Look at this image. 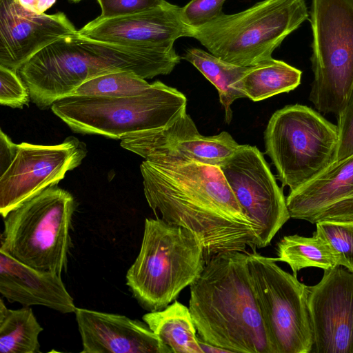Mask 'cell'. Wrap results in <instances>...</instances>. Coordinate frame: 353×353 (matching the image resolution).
<instances>
[{
    "mask_svg": "<svg viewBox=\"0 0 353 353\" xmlns=\"http://www.w3.org/2000/svg\"><path fill=\"white\" fill-rule=\"evenodd\" d=\"M140 170L145 199L156 216L190 230L203 248L205 261L221 252L258 249L254 225L220 167L145 160Z\"/></svg>",
    "mask_w": 353,
    "mask_h": 353,
    "instance_id": "6da1fadb",
    "label": "cell"
},
{
    "mask_svg": "<svg viewBox=\"0 0 353 353\" xmlns=\"http://www.w3.org/2000/svg\"><path fill=\"white\" fill-rule=\"evenodd\" d=\"M181 59L174 46H124L92 39L78 30L44 48L18 72L32 102L47 109L97 76L128 71L152 79L170 74Z\"/></svg>",
    "mask_w": 353,
    "mask_h": 353,
    "instance_id": "7a4b0ae2",
    "label": "cell"
},
{
    "mask_svg": "<svg viewBox=\"0 0 353 353\" xmlns=\"http://www.w3.org/2000/svg\"><path fill=\"white\" fill-rule=\"evenodd\" d=\"M248 259L239 251L212 256L190 285L188 307L205 341L230 352L274 353Z\"/></svg>",
    "mask_w": 353,
    "mask_h": 353,
    "instance_id": "3957f363",
    "label": "cell"
},
{
    "mask_svg": "<svg viewBox=\"0 0 353 353\" xmlns=\"http://www.w3.org/2000/svg\"><path fill=\"white\" fill-rule=\"evenodd\" d=\"M206 261L199 239L159 217L146 219L140 252L126 284L140 305L153 312L174 301L197 278Z\"/></svg>",
    "mask_w": 353,
    "mask_h": 353,
    "instance_id": "277c9868",
    "label": "cell"
},
{
    "mask_svg": "<svg viewBox=\"0 0 353 353\" xmlns=\"http://www.w3.org/2000/svg\"><path fill=\"white\" fill-rule=\"evenodd\" d=\"M180 91L157 81L143 93L124 97L68 96L51 105L74 132L122 139L167 127L186 112Z\"/></svg>",
    "mask_w": 353,
    "mask_h": 353,
    "instance_id": "5b68a950",
    "label": "cell"
},
{
    "mask_svg": "<svg viewBox=\"0 0 353 353\" xmlns=\"http://www.w3.org/2000/svg\"><path fill=\"white\" fill-rule=\"evenodd\" d=\"M309 17L305 0H263L194 28L192 37L216 57L251 67L272 58L274 50Z\"/></svg>",
    "mask_w": 353,
    "mask_h": 353,
    "instance_id": "8992f818",
    "label": "cell"
},
{
    "mask_svg": "<svg viewBox=\"0 0 353 353\" xmlns=\"http://www.w3.org/2000/svg\"><path fill=\"white\" fill-rule=\"evenodd\" d=\"M74 209L70 192L57 185L45 188L3 217L0 248L33 268L61 275L68 263Z\"/></svg>",
    "mask_w": 353,
    "mask_h": 353,
    "instance_id": "52a82bcc",
    "label": "cell"
},
{
    "mask_svg": "<svg viewBox=\"0 0 353 353\" xmlns=\"http://www.w3.org/2000/svg\"><path fill=\"white\" fill-rule=\"evenodd\" d=\"M264 140L282 187L294 191L335 162L339 134L319 112L296 103L272 115Z\"/></svg>",
    "mask_w": 353,
    "mask_h": 353,
    "instance_id": "ba28073f",
    "label": "cell"
},
{
    "mask_svg": "<svg viewBox=\"0 0 353 353\" xmlns=\"http://www.w3.org/2000/svg\"><path fill=\"white\" fill-rule=\"evenodd\" d=\"M309 14V99L318 112L338 115L353 84V0H312Z\"/></svg>",
    "mask_w": 353,
    "mask_h": 353,
    "instance_id": "9c48e42d",
    "label": "cell"
},
{
    "mask_svg": "<svg viewBox=\"0 0 353 353\" xmlns=\"http://www.w3.org/2000/svg\"><path fill=\"white\" fill-rule=\"evenodd\" d=\"M248 265L274 353H310L313 333L308 286L274 258L248 252Z\"/></svg>",
    "mask_w": 353,
    "mask_h": 353,
    "instance_id": "30bf717a",
    "label": "cell"
},
{
    "mask_svg": "<svg viewBox=\"0 0 353 353\" xmlns=\"http://www.w3.org/2000/svg\"><path fill=\"white\" fill-rule=\"evenodd\" d=\"M88 152L74 137L57 145L16 144L1 130L0 212L9 211L45 188L57 185Z\"/></svg>",
    "mask_w": 353,
    "mask_h": 353,
    "instance_id": "8fae6325",
    "label": "cell"
},
{
    "mask_svg": "<svg viewBox=\"0 0 353 353\" xmlns=\"http://www.w3.org/2000/svg\"><path fill=\"white\" fill-rule=\"evenodd\" d=\"M220 168L254 225L258 248L270 245L290 215L286 198L263 153L255 146L241 145Z\"/></svg>",
    "mask_w": 353,
    "mask_h": 353,
    "instance_id": "7c38bea8",
    "label": "cell"
},
{
    "mask_svg": "<svg viewBox=\"0 0 353 353\" xmlns=\"http://www.w3.org/2000/svg\"><path fill=\"white\" fill-rule=\"evenodd\" d=\"M315 353H353V271L338 265L308 286Z\"/></svg>",
    "mask_w": 353,
    "mask_h": 353,
    "instance_id": "4fadbf2b",
    "label": "cell"
},
{
    "mask_svg": "<svg viewBox=\"0 0 353 353\" xmlns=\"http://www.w3.org/2000/svg\"><path fill=\"white\" fill-rule=\"evenodd\" d=\"M85 37L130 46H174L177 39L192 37L194 28L184 21L181 8L165 0L133 14L111 18L101 16L79 30Z\"/></svg>",
    "mask_w": 353,
    "mask_h": 353,
    "instance_id": "5bb4252c",
    "label": "cell"
},
{
    "mask_svg": "<svg viewBox=\"0 0 353 353\" xmlns=\"http://www.w3.org/2000/svg\"><path fill=\"white\" fill-rule=\"evenodd\" d=\"M77 31L62 12L37 14L17 0H0V65L18 72L44 48Z\"/></svg>",
    "mask_w": 353,
    "mask_h": 353,
    "instance_id": "9a60e30c",
    "label": "cell"
},
{
    "mask_svg": "<svg viewBox=\"0 0 353 353\" xmlns=\"http://www.w3.org/2000/svg\"><path fill=\"white\" fill-rule=\"evenodd\" d=\"M74 313L82 353H172L145 321L85 308Z\"/></svg>",
    "mask_w": 353,
    "mask_h": 353,
    "instance_id": "2e32d148",
    "label": "cell"
},
{
    "mask_svg": "<svg viewBox=\"0 0 353 353\" xmlns=\"http://www.w3.org/2000/svg\"><path fill=\"white\" fill-rule=\"evenodd\" d=\"M353 191V154L336 161L311 181L290 191L286 203L290 218L311 223L335 220Z\"/></svg>",
    "mask_w": 353,
    "mask_h": 353,
    "instance_id": "e0dca14e",
    "label": "cell"
},
{
    "mask_svg": "<svg viewBox=\"0 0 353 353\" xmlns=\"http://www.w3.org/2000/svg\"><path fill=\"white\" fill-rule=\"evenodd\" d=\"M0 293L24 306L43 305L61 313L77 309L61 275L27 265L1 248Z\"/></svg>",
    "mask_w": 353,
    "mask_h": 353,
    "instance_id": "ac0fdd59",
    "label": "cell"
},
{
    "mask_svg": "<svg viewBox=\"0 0 353 353\" xmlns=\"http://www.w3.org/2000/svg\"><path fill=\"white\" fill-rule=\"evenodd\" d=\"M241 146L227 132L204 137L177 133L165 142L137 154L149 161L196 162L220 167Z\"/></svg>",
    "mask_w": 353,
    "mask_h": 353,
    "instance_id": "d6986e66",
    "label": "cell"
},
{
    "mask_svg": "<svg viewBox=\"0 0 353 353\" xmlns=\"http://www.w3.org/2000/svg\"><path fill=\"white\" fill-rule=\"evenodd\" d=\"M152 332L175 353H202L189 307L174 300L142 317Z\"/></svg>",
    "mask_w": 353,
    "mask_h": 353,
    "instance_id": "ffe728a7",
    "label": "cell"
},
{
    "mask_svg": "<svg viewBox=\"0 0 353 353\" xmlns=\"http://www.w3.org/2000/svg\"><path fill=\"white\" fill-rule=\"evenodd\" d=\"M301 70L271 58L248 67L239 81V88L246 97L259 101L294 90L301 83Z\"/></svg>",
    "mask_w": 353,
    "mask_h": 353,
    "instance_id": "44dd1931",
    "label": "cell"
},
{
    "mask_svg": "<svg viewBox=\"0 0 353 353\" xmlns=\"http://www.w3.org/2000/svg\"><path fill=\"white\" fill-rule=\"evenodd\" d=\"M183 59L192 63L217 89L219 100L225 109V120L232 119V103L246 97L239 88V81L248 67L239 66L223 61L210 52L199 48L186 50Z\"/></svg>",
    "mask_w": 353,
    "mask_h": 353,
    "instance_id": "7402d4cb",
    "label": "cell"
},
{
    "mask_svg": "<svg viewBox=\"0 0 353 353\" xmlns=\"http://www.w3.org/2000/svg\"><path fill=\"white\" fill-rule=\"evenodd\" d=\"M275 259L288 264L295 276L305 268L315 267L325 270L341 265L336 252L315 232L310 237L299 234L283 236L277 244Z\"/></svg>",
    "mask_w": 353,
    "mask_h": 353,
    "instance_id": "603a6c76",
    "label": "cell"
},
{
    "mask_svg": "<svg viewBox=\"0 0 353 353\" xmlns=\"http://www.w3.org/2000/svg\"><path fill=\"white\" fill-rule=\"evenodd\" d=\"M43 328L30 307L10 310L0 303V352H41L39 341Z\"/></svg>",
    "mask_w": 353,
    "mask_h": 353,
    "instance_id": "cb8c5ba5",
    "label": "cell"
},
{
    "mask_svg": "<svg viewBox=\"0 0 353 353\" xmlns=\"http://www.w3.org/2000/svg\"><path fill=\"white\" fill-rule=\"evenodd\" d=\"M150 85L151 83L135 73L121 71L89 79L78 87L72 95L99 97H131L143 93Z\"/></svg>",
    "mask_w": 353,
    "mask_h": 353,
    "instance_id": "d4e9b609",
    "label": "cell"
},
{
    "mask_svg": "<svg viewBox=\"0 0 353 353\" xmlns=\"http://www.w3.org/2000/svg\"><path fill=\"white\" fill-rule=\"evenodd\" d=\"M314 232L325 239L339 256L341 265L353 271V221H320Z\"/></svg>",
    "mask_w": 353,
    "mask_h": 353,
    "instance_id": "484cf974",
    "label": "cell"
},
{
    "mask_svg": "<svg viewBox=\"0 0 353 353\" xmlns=\"http://www.w3.org/2000/svg\"><path fill=\"white\" fill-rule=\"evenodd\" d=\"M30 99L29 90L17 72L0 65V103L22 108Z\"/></svg>",
    "mask_w": 353,
    "mask_h": 353,
    "instance_id": "4316f807",
    "label": "cell"
},
{
    "mask_svg": "<svg viewBox=\"0 0 353 353\" xmlns=\"http://www.w3.org/2000/svg\"><path fill=\"white\" fill-rule=\"evenodd\" d=\"M226 0H191L181 8L186 24L196 28L203 26L223 14L222 7Z\"/></svg>",
    "mask_w": 353,
    "mask_h": 353,
    "instance_id": "83f0119b",
    "label": "cell"
},
{
    "mask_svg": "<svg viewBox=\"0 0 353 353\" xmlns=\"http://www.w3.org/2000/svg\"><path fill=\"white\" fill-rule=\"evenodd\" d=\"M337 117L339 140L335 162L353 154V84Z\"/></svg>",
    "mask_w": 353,
    "mask_h": 353,
    "instance_id": "f1b7e54d",
    "label": "cell"
},
{
    "mask_svg": "<svg viewBox=\"0 0 353 353\" xmlns=\"http://www.w3.org/2000/svg\"><path fill=\"white\" fill-rule=\"evenodd\" d=\"M101 13L99 16L111 18L138 12L157 5L161 0H97Z\"/></svg>",
    "mask_w": 353,
    "mask_h": 353,
    "instance_id": "f546056e",
    "label": "cell"
},
{
    "mask_svg": "<svg viewBox=\"0 0 353 353\" xmlns=\"http://www.w3.org/2000/svg\"><path fill=\"white\" fill-rule=\"evenodd\" d=\"M25 9L37 14H44L57 0H17Z\"/></svg>",
    "mask_w": 353,
    "mask_h": 353,
    "instance_id": "4dcf8cb0",
    "label": "cell"
},
{
    "mask_svg": "<svg viewBox=\"0 0 353 353\" xmlns=\"http://www.w3.org/2000/svg\"><path fill=\"white\" fill-rule=\"evenodd\" d=\"M334 221H353V191L340 206Z\"/></svg>",
    "mask_w": 353,
    "mask_h": 353,
    "instance_id": "1f68e13d",
    "label": "cell"
},
{
    "mask_svg": "<svg viewBox=\"0 0 353 353\" xmlns=\"http://www.w3.org/2000/svg\"><path fill=\"white\" fill-rule=\"evenodd\" d=\"M198 342L200 345V347L202 350V353H225L230 352L229 350L226 349H223L212 344H210L204 340H203L201 337L198 336Z\"/></svg>",
    "mask_w": 353,
    "mask_h": 353,
    "instance_id": "d6a6232c",
    "label": "cell"
},
{
    "mask_svg": "<svg viewBox=\"0 0 353 353\" xmlns=\"http://www.w3.org/2000/svg\"><path fill=\"white\" fill-rule=\"evenodd\" d=\"M69 1H70L71 2H73V3H76L77 0H69Z\"/></svg>",
    "mask_w": 353,
    "mask_h": 353,
    "instance_id": "836d02e7",
    "label": "cell"
},
{
    "mask_svg": "<svg viewBox=\"0 0 353 353\" xmlns=\"http://www.w3.org/2000/svg\"><path fill=\"white\" fill-rule=\"evenodd\" d=\"M81 1V0H77V1H76V3H78V2Z\"/></svg>",
    "mask_w": 353,
    "mask_h": 353,
    "instance_id": "e575fe53",
    "label": "cell"
}]
</instances>
